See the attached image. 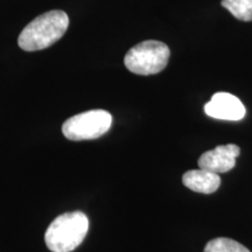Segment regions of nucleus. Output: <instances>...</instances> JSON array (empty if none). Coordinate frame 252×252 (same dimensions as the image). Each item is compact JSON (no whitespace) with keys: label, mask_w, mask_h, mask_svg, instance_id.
<instances>
[{"label":"nucleus","mask_w":252,"mask_h":252,"mask_svg":"<svg viewBox=\"0 0 252 252\" xmlns=\"http://www.w3.org/2000/svg\"><path fill=\"white\" fill-rule=\"evenodd\" d=\"M69 18L65 12L55 9L43 13L24 28L18 39L21 49L36 52L54 45L67 32Z\"/></svg>","instance_id":"obj_1"},{"label":"nucleus","mask_w":252,"mask_h":252,"mask_svg":"<svg viewBox=\"0 0 252 252\" xmlns=\"http://www.w3.org/2000/svg\"><path fill=\"white\" fill-rule=\"evenodd\" d=\"M89 230V220L82 212L64 213L50 223L45 242L52 252H71L81 245Z\"/></svg>","instance_id":"obj_2"},{"label":"nucleus","mask_w":252,"mask_h":252,"mask_svg":"<svg viewBox=\"0 0 252 252\" xmlns=\"http://www.w3.org/2000/svg\"><path fill=\"white\" fill-rule=\"evenodd\" d=\"M171 50L163 42L156 40L138 43L126 53L125 67L135 75L159 74L168 64Z\"/></svg>","instance_id":"obj_3"},{"label":"nucleus","mask_w":252,"mask_h":252,"mask_svg":"<svg viewBox=\"0 0 252 252\" xmlns=\"http://www.w3.org/2000/svg\"><path fill=\"white\" fill-rule=\"evenodd\" d=\"M111 125V113L105 110H89L67 119L62 125V133L72 141L97 139L105 134Z\"/></svg>","instance_id":"obj_4"},{"label":"nucleus","mask_w":252,"mask_h":252,"mask_svg":"<svg viewBox=\"0 0 252 252\" xmlns=\"http://www.w3.org/2000/svg\"><path fill=\"white\" fill-rule=\"evenodd\" d=\"M204 112L209 117L222 121L237 122L245 117V106L241 99L229 93H217L204 105Z\"/></svg>","instance_id":"obj_5"},{"label":"nucleus","mask_w":252,"mask_h":252,"mask_svg":"<svg viewBox=\"0 0 252 252\" xmlns=\"http://www.w3.org/2000/svg\"><path fill=\"white\" fill-rule=\"evenodd\" d=\"M241 153L237 145H220L214 150L204 152L198 159V167L201 169L216 173H226L231 171L236 165V158Z\"/></svg>","instance_id":"obj_6"},{"label":"nucleus","mask_w":252,"mask_h":252,"mask_svg":"<svg viewBox=\"0 0 252 252\" xmlns=\"http://www.w3.org/2000/svg\"><path fill=\"white\" fill-rule=\"evenodd\" d=\"M182 182L190 190L201 194H213L219 189L220 178L216 173L206 169H191L182 176Z\"/></svg>","instance_id":"obj_7"},{"label":"nucleus","mask_w":252,"mask_h":252,"mask_svg":"<svg viewBox=\"0 0 252 252\" xmlns=\"http://www.w3.org/2000/svg\"><path fill=\"white\" fill-rule=\"evenodd\" d=\"M222 6L241 21H252V0H222Z\"/></svg>","instance_id":"obj_8"},{"label":"nucleus","mask_w":252,"mask_h":252,"mask_svg":"<svg viewBox=\"0 0 252 252\" xmlns=\"http://www.w3.org/2000/svg\"><path fill=\"white\" fill-rule=\"evenodd\" d=\"M203 252H250V250L234 239L220 237L208 242Z\"/></svg>","instance_id":"obj_9"}]
</instances>
